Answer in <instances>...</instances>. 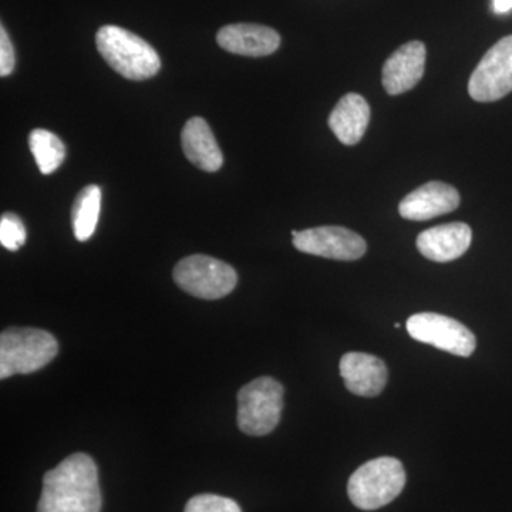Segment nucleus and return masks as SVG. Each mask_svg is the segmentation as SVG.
<instances>
[{"label": "nucleus", "mask_w": 512, "mask_h": 512, "mask_svg": "<svg viewBox=\"0 0 512 512\" xmlns=\"http://www.w3.org/2000/svg\"><path fill=\"white\" fill-rule=\"evenodd\" d=\"M99 471L93 458L76 453L43 477L37 512H100Z\"/></svg>", "instance_id": "f257e3e1"}, {"label": "nucleus", "mask_w": 512, "mask_h": 512, "mask_svg": "<svg viewBox=\"0 0 512 512\" xmlns=\"http://www.w3.org/2000/svg\"><path fill=\"white\" fill-rule=\"evenodd\" d=\"M96 46L111 69L128 80H147L160 72L161 60L154 47L130 30L103 26L97 32Z\"/></svg>", "instance_id": "f03ea898"}, {"label": "nucleus", "mask_w": 512, "mask_h": 512, "mask_svg": "<svg viewBox=\"0 0 512 512\" xmlns=\"http://www.w3.org/2000/svg\"><path fill=\"white\" fill-rule=\"evenodd\" d=\"M59 352L52 333L35 328H12L0 335V379L30 375L49 365Z\"/></svg>", "instance_id": "7ed1b4c3"}, {"label": "nucleus", "mask_w": 512, "mask_h": 512, "mask_svg": "<svg viewBox=\"0 0 512 512\" xmlns=\"http://www.w3.org/2000/svg\"><path fill=\"white\" fill-rule=\"evenodd\" d=\"M406 485L402 461L380 457L367 461L349 478L348 495L355 507L363 511L379 510L399 497Z\"/></svg>", "instance_id": "20e7f679"}, {"label": "nucleus", "mask_w": 512, "mask_h": 512, "mask_svg": "<svg viewBox=\"0 0 512 512\" xmlns=\"http://www.w3.org/2000/svg\"><path fill=\"white\" fill-rule=\"evenodd\" d=\"M284 387L272 377H259L245 384L238 393L239 430L248 436L272 433L281 420Z\"/></svg>", "instance_id": "39448f33"}, {"label": "nucleus", "mask_w": 512, "mask_h": 512, "mask_svg": "<svg viewBox=\"0 0 512 512\" xmlns=\"http://www.w3.org/2000/svg\"><path fill=\"white\" fill-rule=\"evenodd\" d=\"M175 284L195 298L215 301L234 291L238 276L231 265L207 255H191L174 268Z\"/></svg>", "instance_id": "423d86ee"}, {"label": "nucleus", "mask_w": 512, "mask_h": 512, "mask_svg": "<svg viewBox=\"0 0 512 512\" xmlns=\"http://www.w3.org/2000/svg\"><path fill=\"white\" fill-rule=\"evenodd\" d=\"M406 328L417 342L434 346L451 355L468 357L477 348L476 336L467 326L440 313H416L407 320Z\"/></svg>", "instance_id": "0eeeda50"}, {"label": "nucleus", "mask_w": 512, "mask_h": 512, "mask_svg": "<svg viewBox=\"0 0 512 512\" xmlns=\"http://www.w3.org/2000/svg\"><path fill=\"white\" fill-rule=\"evenodd\" d=\"M512 92V35L495 43L468 82V93L478 103H493Z\"/></svg>", "instance_id": "6e6552de"}, {"label": "nucleus", "mask_w": 512, "mask_h": 512, "mask_svg": "<svg viewBox=\"0 0 512 512\" xmlns=\"http://www.w3.org/2000/svg\"><path fill=\"white\" fill-rule=\"evenodd\" d=\"M293 247L303 254L335 261H357L366 254V241L343 227H318L292 231Z\"/></svg>", "instance_id": "1a4fd4ad"}, {"label": "nucleus", "mask_w": 512, "mask_h": 512, "mask_svg": "<svg viewBox=\"0 0 512 512\" xmlns=\"http://www.w3.org/2000/svg\"><path fill=\"white\" fill-rule=\"evenodd\" d=\"M427 50L423 42L413 40L397 49L383 66L382 83L390 96L412 90L423 79Z\"/></svg>", "instance_id": "9d476101"}, {"label": "nucleus", "mask_w": 512, "mask_h": 512, "mask_svg": "<svg viewBox=\"0 0 512 512\" xmlns=\"http://www.w3.org/2000/svg\"><path fill=\"white\" fill-rule=\"evenodd\" d=\"M460 194L456 188L440 181H431L410 192L399 205L404 220L427 221L456 211Z\"/></svg>", "instance_id": "9b49d317"}, {"label": "nucleus", "mask_w": 512, "mask_h": 512, "mask_svg": "<svg viewBox=\"0 0 512 512\" xmlns=\"http://www.w3.org/2000/svg\"><path fill=\"white\" fill-rule=\"evenodd\" d=\"M222 49L234 55L264 57L272 55L281 46V36L268 26L237 23L222 28L217 35Z\"/></svg>", "instance_id": "f8f14e48"}, {"label": "nucleus", "mask_w": 512, "mask_h": 512, "mask_svg": "<svg viewBox=\"0 0 512 512\" xmlns=\"http://www.w3.org/2000/svg\"><path fill=\"white\" fill-rule=\"evenodd\" d=\"M473 232L463 222L439 225L421 232L416 239L420 254L433 262L456 261L470 248Z\"/></svg>", "instance_id": "ddd939ff"}, {"label": "nucleus", "mask_w": 512, "mask_h": 512, "mask_svg": "<svg viewBox=\"0 0 512 512\" xmlns=\"http://www.w3.org/2000/svg\"><path fill=\"white\" fill-rule=\"evenodd\" d=\"M340 375L345 380L346 389L356 396H379L387 383V367L383 360L367 353H346L340 359Z\"/></svg>", "instance_id": "4468645a"}, {"label": "nucleus", "mask_w": 512, "mask_h": 512, "mask_svg": "<svg viewBox=\"0 0 512 512\" xmlns=\"http://www.w3.org/2000/svg\"><path fill=\"white\" fill-rule=\"evenodd\" d=\"M370 121V107L357 93L343 96L329 116V127L340 143L355 146L365 136Z\"/></svg>", "instance_id": "2eb2a0df"}, {"label": "nucleus", "mask_w": 512, "mask_h": 512, "mask_svg": "<svg viewBox=\"0 0 512 512\" xmlns=\"http://www.w3.org/2000/svg\"><path fill=\"white\" fill-rule=\"evenodd\" d=\"M185 157L195 167L207 173H215L224 164V156L207 121L201 117L188 120L181 133Z\"/></svg>", "instance_id": "dca6fc26"}, {"label": "nucleus", "mask_w": 512, "mask_h": 512, "mask_svg": "<svg viewBox=\"0 0 512 512\" xmlns=\"http://www.w3.org/2000/svg\"><path fill=\"white\" fill-rule=\"evenodd\" d=\"M101 190L97 185H87L77 195L72 208V225L77 241H89L99 224Z\"/></svg>", "instance_id": "f3484780"}, {"label": "nucleus", "mask_w": 512, "mask_h": 512, "mask_svg": "<svg viewBox=\"0 0 512 512\" xmlns=\"http://www.w3.org/2000/svg\"><path fill=\"white\" fill-rule=\"evenodd\" d=\"M29 147L40 173L45 175L55 173L66 157L63 141L43 128H37L30 133Z\"/></svg>", "instance_id": "a211bd4d"}, {"label": "nucleus", "mask_w": 512, "mask_h": 512, "mask_svg": "<svg viewBox=\"0 0 512 512\" xmlns=\"http://www.w3.org/2000/svg\"><path fill=\"white\" fill-rule=\"evenodd\" d=\"M26 242V228L15 214H5L0 218V244L9 251H18Z\"/></svg>", "instance_id": "6ab92c4d"}, {"label": "nucleus", "mask_w": 512, "mask_h": 512, "mask_svg": "<svg viewBox=\"0 0 512 512\" xmlns=\"http://www.w3.org/2000/svg\"><path fill=\"white\" fill-rule=\"evenodd\" d=\"M184 512H242V510L231 498L215 494H200L188 501Z\"/></svg>", "instance_id": "aec40b11"}, {"label": "nucleus", "mask_w": 512, "mask_h": 512, "mask_svg": "<svg viewBox=\"0 0 512 512\" xmlns=\"http://www.w3.org/2000/svg\"><path fill=\"white\" fill-rule=\"evenodd\" d=\"M16 56L6 29L0 28V76L6 77L15 69Z\"/></svg>", "instance_id": "412c9836"}, {"label": "nucleus", "mask_w": 512, "mask_h": 512, "mask_svg": "<svg viewBox=\"0 0 512 512\" xmlns=\"http://www.w3.org/2000/svg\"><path fill=\"white\" fill-rule=\"evenodd\" d=\"M493 6L495 13L503 15V13H507L512 10V0H494Z\"/></svg>", "instance_id": "4be33fe9"}]
</instances>
